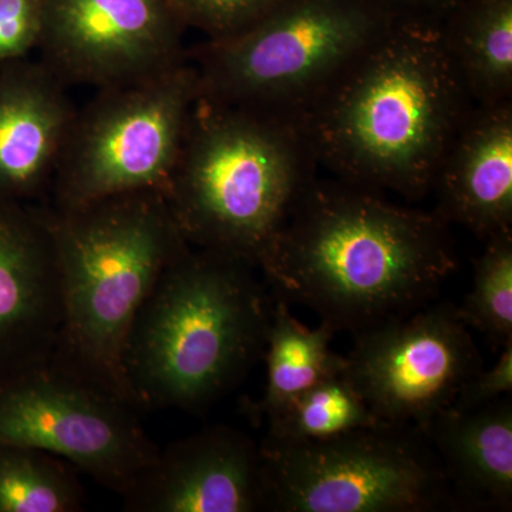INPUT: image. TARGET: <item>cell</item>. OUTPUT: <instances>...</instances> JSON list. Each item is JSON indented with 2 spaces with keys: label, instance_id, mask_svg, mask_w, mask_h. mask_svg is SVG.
Segmentation results:
<instances>
[{
  "label": "cell",
  "instance_id": "1",
  "mask_svg": "<svg viewBox=\"0 0 512 512\" xmlns=\"http://www.w3.org/2000/svg\"><path fill=\"white\" fill-rule=\"evenodd\" d=\"M456 269L439 214L339 178L313 181L259 266L274 298L353 335L429 305Z\"/></svg>",
  "mask_w": 512,
  "mask_h": 512
},
{
  "label": "cell",
  "instance_id": "2",
  "mask_svg": "<svg viewBox=\"0 0 512 512\" xmlns=\"http://www.w3.org/2000/svg\"><path fill=\"white\" fill-rule=\"evenodd\" d=\"M440 23L397 19L296 116L316 165L420 200L473 109Z\"/></svg>",
  "mask_w": 512,
  "mask_h": 512
},
{
  "label": "cell",
  "instance_id": "3",
  "mask_svg": "<svg viewBox=\"0 0 512 512\" xmlns=\"http://www.w3.org/2000/svg\"><path fill=\"white\" fill-rule=\"evenodd\" d=\"M255 266L188 247L141 305L124 350L140 410L202 416L264 357L275 298Z\"/></svg>",
  "mask_w": 512,
  "mask_h": 512
},
{
  "label": "cell",
  "instance_id": "4",
  "mask_svg": "<svg viewBox=\"0 0 512 512\" xmlns=\"http://www.w3.org/2000/svg\"><path fill=\"white\" fill-rule=\"evenodd\" d=\"M315 168L295 116L200 94L164 198L188 245L259 271Z\"/></svg>",
  "mask_w": 512,
  "mask_h": 512
},
{
  "label": "cell",
  "instance_id": "5",
  "mask_svg": "<svg viewBox=\"0 0 512 512\" xmlns=\"http://www.w3.org/2000/svg\"><path fill=\"white\" fill-rule=\"evenodd\" d=\"M40 210L62 285V329L50 362L136 407L124 372L128 333L167 266L191 245L163 192L114 195L70 210L45 202Z\"/></svg>",
  "mask_w": 512,
  "mask_h": 512
},
{
  "label": "cell",
  "instance_id": "6",
  "mask_svg": "<svg viewBox=\"0 0 512 512\" xmlns=\"http://www.w3.org/2000/svg\"><path fill=\"white\" fill-rule=\"evenodd\" d=\"M399 18L375 0H281L234 36L187 49L200 94L298 116Z\"/></svg>",
  "mask_w": 512,
  "mask_h": 512
},
{
  "label": "cell",
  "instance_id": "7",
  "mask_svg": "<svg viewBox=\"0 0 512 512\" xmlns=\"http://www.w3.org/2000/svg\"><path fill=\"white\" fill-rule=\"evenodd\" d=\"M266 511L430 512L454 507L429 439L410 424L379 423L319 441L265 436Z\"/></svg>",
  "mask_w": 512,
  "mask_h": 512
},
{
  "label": "cell",
  "instance_id": "8",
  "mask_svg": "<svg viewBox=\"0 0 512 512\" xmlns=\"http://www.w3.org/2000/svg\"><path fill=\"white\" fill-rule=\"evenodd\" d=\"M200 80L190 60L146 79L99 89L77 110L50 204L70 210L131 192H165Z\"/></svg>",
  "mask_w": 512,
  "mask_h": 512
},
{
  "label": "cell",
  "instance_id": "9",
  "mask_svg": "<svg viewBox=\"0 0 512 512\" xmlns=\"http://www.w3.org/2000/svg\"><path fill=\"white\" fill-rule=\"evenodd\" d=\"M0 443L55 454L120 497L160 451L136 407L50 360L0 376Z\"/></svg>",
  "mask_w": 512,
  "mask_h": 512
},
{
  "label": "cell",
  "instance_id": "10",
  "mask_svg": "<svg viewBox=\"0 0 512 512\" xmlns=\"http://www.w3.org/2000/svg\"><path fill=\"white\" fill-rule=\"evenodd\" d=\"M345 373L382 423L421 431L483 369L458 306L433 303L356 333Z\"/></svg>",
  "mask_w": 512,
  "mask_h": 512
},
{
  "label": "cell",
  "instance_id": "11",
  "mask_svg": "<svg viewBox=\"0 0 512 512\" xmlns=\"http://www.w3.org/2000/svg\"><path fill=\"white\" fill-rule=\"evenodd\" d=\"M168 0H42L40 60L66 86L146 79L187 60Z\"/></svg>",
  "mask_w": 512,
  "mask_h": 512
},
{
  "label": "cell",
  "instance_id": "12",
  "mask_svg": "<svg viewBox=\"0 0 512 512\" xmlns=\"http://www.w3.org/2000/svg\"><path fill=\"white\" fill-rule=\"evenodd\" d=\"M121 498L128 512L266 511L261 448L234 427H204L160 448Z\"/></svg>",
  "mask_w": 512,
  "mask_h": 512
},
{
  "label": "cell",
  "instance_id": "13",
  "mask_svg": "<svg viewBox=\"0 0 512 512\" xmlns=\"http://www.w3.org/2000/svg\"><path fill=\"white\" fill-rule=\"evenodd\" d=\"M62 318L59 264L40 204L0 201V376L49 362Z\"/></svg>",
  "mask_w": 512,
  "mask_h": 512
},
{
  "label": "cell",
  "instance_id": "14",
  "mask_svg": "<svg viewBox=\"0 0 512 512\" xmlns=\"http://www.w3.org/2000/svg\"><path fill=\"white\" fill-rule=\"evenodd\" d=\"M76 113L42 60L0 67V201L45 204Z\"/></svg>",
  "mask_w": 512,
  "mask_h": 512
},
{
  "label": "cell",
  "instance_id": "15",
  "mask_svg": "<svg viewBox=\"0 0 512 512\" xmlns=\"http://www.w3.org/2000/svg\"><path fill=\"white\" fill-rule=\"evenodd\" d=\"M431 191L448 225L483 241L512 232V100L468 111Z\"/></svg>",
  "mask_w": 512,
  "mask_h": 512
},
{
  "label": "cell",
  "instance_id": "16",
  "mask_svg": "<svg viewBox=\"0 0 512 512\" xmlns=\"http://www.w3.org/2000/svg\"><path fill=\"white\" fill-rule=\"evenodd\" d=\"M439 457L454 500L512 507L511 394L473 409L447 407L423 431Z\"/></svg>",
  "mask_w": 512,
  "mask_h": 512
},
{
  "label": "cell",
  "instance_id": "17",
  "mask_svg": "<svg viewBox=\"0 0 512 512\" xmlns=\"http://www.w3.org/2000/svg\"><path fill=\"white\" fill-rule=\"evenodd\" d=\"M440 32L474 106L512 100V0H457Z\"/></svg>",
  "mask_w": 512,
  "mask_h": 512
},
{
  "label": "cell",
  "instance_id": "18",
  "mask_svg": "<svg viewBox=\"0 0 512 512\" xmlns=\"http://www.w3.org/2000/svg\"><path fill=\"white\" fill-rule=\"evenodd\" d=\"M335 330L320 323L308 328L292 315L288 303L275 298L266 335V384L256 402L247 400L245 412L254 423H268L315 384L345 372L346 357L330 349Z\"/></svg>",
  "mask_w": 512,
  "mask_h": 512
},
{
  "label": "cell",
  "instance_id": "19",
  "mask_svg": "<svg viewBox=\"0 0 512 512\" xmlns=\"http://www.w3.org/2000/svg\"><path fill=\"white\" fill-rule=\"evenodd\" d=\"M69 461L18 444L0 443V512H79L87 495Z\"/></svg>",
  "mask_w": 512,
  "mask_h": 512
},
{
  "label": "cell",
  "instance_id": "20",
  "mask_svg": "<svg viewBox=\"0 0 512 512\" xmlns=\"http://www.w3.org/2000/svg\"><path fill=\"white\" fill-rule=\"evenodd\" d=\"M382 423L345 372L315 384L271 421L266 436L285 441L332 439Z\"/></svg>",
  "mask_w": 512,
  "mask_h": 512
},
{
  "label": "cell",
  "instance_id": "21",
  "mask_svg": "<svg viewBox=\"0 0 512 512\" xmlns=\"http://www.w3.org/2000/svg\"><path fill=\"white\" fill-rule=\"evenodd\" d=\"M470 329L483 333L493 349L512 340V232L485 241L483 254L474 259L473 286L458 306Z\"/></svg>",
  "mask_w": 512,
  "mask_h": 512
},
{
  "label": "cell",
  "instance_id": "22",
  "mask_svg": "<svg viewBox=\"0 0 512 512\" xmlns=\"http://www.w3.org/2000/svg\"><path fill=\"white\" fill-rule=\"evenodd\" d=\"M281 0H168L185 29L207 39L234 36L264 18Z\"/></svg>",
  "mask_w": 512,
  "mask_h": 512
},
{
  "label": "cell",
  "instance_id": "23",
  "mask_svg": "<svg viewBox=\"0 0 512 512\" xmlns=\"http://www.w3.org/2000/svg\"><path fill=\"white\" fill-rule=\"evenodd\" d=\"M42 36V0H0V67L28 59Z\"/></svg>",
  "mask_w": 512,
  "mask_h": 512
},
{
  "label": "cell",
  "instance_id": "24",
  "mask_svg": "<svg viewBox=\"0 0 512 512\" xmlns=\"http://www.w3.org/2000/svg\"><path fill=\"white\" fill-rule=\"evenodd\" d=\"M507 394H512V340L501 349L500 357L491 369L478 370L464 383L451 406L473 409Z\"/></svg>",
  "mask_w": 512,
  "mask_h": 512
},
{
  "label": "cell",
  "instance_id": "25",
  "mask_svg": "<svg viewBox=\"0 0 512 512\" xmlns=\"http://www.w3.org/2000/svg\"><path fill=\"white\" fill-rule=\"evenodd\" d=\"M399 19L440 23L457 0H375Z\"/></svg>",
  "mask_w": 512,
  "mask_h": 512
}]
</instances>
